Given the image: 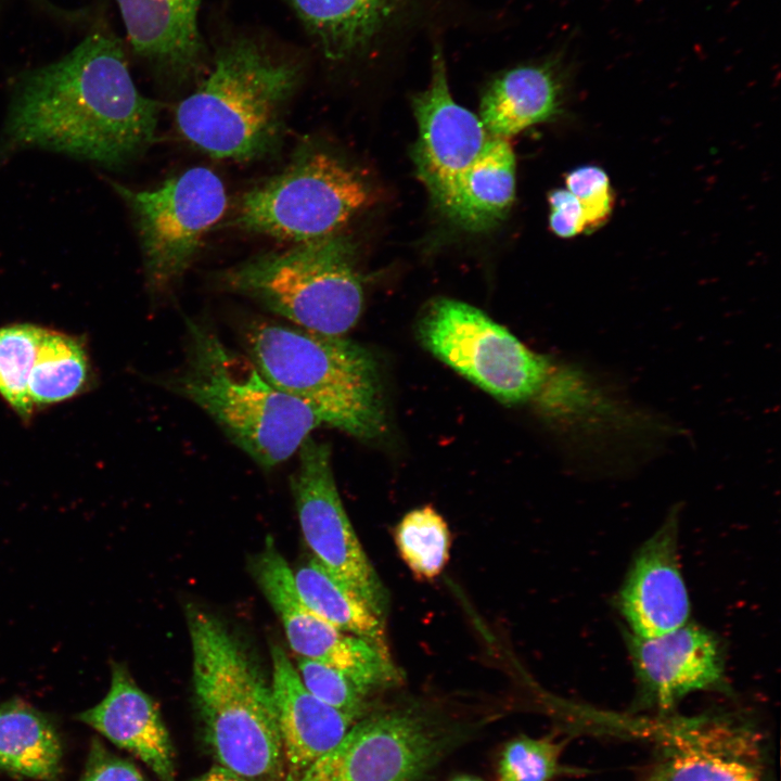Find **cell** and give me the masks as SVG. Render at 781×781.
I'll use <instances>...</instances> for the list:
<instances>
[{
    "label": "cell",
    "mask_w": 781,
    "mask_h": 781,
    "mask_svg": "<svg viewBox=\"0 0 781 781\" xmlns=\"http://www.w3.org/2000/svg\"><path fill=\"white\" fill-rule=\"evenodd\" d=\"M161 104L143 95L119 40L95 31L60 60L21 75L0 133V162L29 148L129 165L156 140Z\"/></svg>",
    "instance_id": "obj_1"
},
{
    "label": "cell",
    "mask_w": 781,
    "mask_h": 781,
    "mask_svg": "<svg viewBox=\"0 0 781 781\" xmlns=\"http://www.w3.org/2000/svg\"><path fill=\"white\" fill-rule=\"evenodd\" d=\"M185 325L182 364L158 382L201 408L261 469L297 453L322 425L313 412L277 388L207 322L188 319Z\"/></svg>",
    "instance_id": "obj_2"
},
{
    "label": "cell",
    "mask_w": 781,
    "mask_h": 781,
    "mask_svg": "<svg viewBox=\"0 0 781 781\" xmlns=\"http://www.w3.org/2000/svg\"><path fill=\"white\" fill-rule=\"evenodd\" d=\"M295 60L239 36L216 52L207 75L176 110V126L215 158L251 162L280 145L286 107L300 78Z\"/></svg>",
    "instance_id": "obj_3"
},
{
    "label": "cell",
    "mask_w": 781,
    "mask_h": 781,
    "mask_svg": "<svg viewBox=\"0 0 781 781\" xmlns=\"http://www.w3.org/2000/svg\"><path fill=\"white\" fill-rule=\"evenodd\" d=\"M185 615L195 702L218 764L248 781H283L270 682L219 618L193 605Z\"/></svg>",
    "instance_id": "obj_4"
},
{
    "label": "cell",
    "mask_w": 781,
    "mask_h": 781,
    "mask_svg": "<svg viewBox=\"0 0 781 781\" xmlns=\"http://www.w3.org/2000/svg\"><path fill=\"white\" fill-rule=\"evenodd\" d=\"M246 355L277 388L300 401L321 424L371 440L386 427L379 366L372 353L343 336L263 318L241 328Z\"/></svg>",
    "instance_id": "obj_5"
},
{
    "label": "cell",
    "mask_w": 781,
    "mask_h": 781,
    "mask_svg": "<svg viewBox=\"0 0 781 781\" xmlns=\"http://www.w3.org/2000/svg\"><path fill=\"white\" fill-rule=\"evenodd\" d=\"M213 280L220 291L327 335H345L363 307L355 245L342 232L254 256L218 271Z\"/></svg>",
    "instance_id": "obj_6"
},
{
    "label": "cell",
    "mask_w": 781,
    "mask_h": 781,
    "mask_svg": "<svg viewBox=\"0 0 781 781\" xmlns=\"http://www.w3.org/2000/svg\"><path fill=\"white\" fill-rule=\"evenodd\" d=\"M370 200L355 167L307 144L283 170L241 196L230 225L296 244L341 232Z\"/></svg>",
    "instance_id": "obj_7"
},
{
    "label": "cell",
    "mask_w": 781,
    "mask_h": 781,
    "mask_svg": "<svg viewBox=\"0 0 781 781\" xmlns=\"http://www.w3.org/2000/svg\"><path fill=\"white\" fill-rule=\"evenodd\" d=\"M464 739L461 726L419 705L370 710L295 781H423Z\"/></svg>",
    "instance_id": "obj_8"
},
{
    "label": "cell",
    "mask_w": 781,
    "mask_h": 781,
    "mask_svg": "<svg viewBox=\"0 0 781 781\" xmlns=\"http://www.w3.org/2000/svg\"><path fill=\"white\" fill-rule=\"evenodd\" d=\"M422 345L459 374L504 404H521L545 387L548 359L466 303L437 298L418 322Z\"/></svg>",
    "instance_id": "obj_9"
},
{
    "label": "cell",
    "mask_w": 781,
    "mask_h": 781,
    "mask_svg": "<svg viewBox=\"0 0 781 781\" xmlns=\"http://www.w3.org/2000/svg\"><path fill=\"white\" fill-rule=\"evenodd\" d=\"M130 208L152 295L169 292L194 260L206 233L222 218L228 197L220 177L196 166L158 187L135 190L113 182Z\"/></svg>",
    "instance_id": "obj_10"
},
{
    "label": "cell",
    "mask_w": 781,
    "mask_h": 781,
    "mask_svg": "<svg viewBox=\"0 0 781 781\" xmlns=\"http://www.w3.org/2000/svg\"><path fill=\"white\" fill-rule=\"evenodd\" d=\"M252 572L297 657L342 670L373 696L399 683L400 673L386 646L337 629L305 605L296 591L293 569L271 537L254 556Z\"/></svg>",
    "instance_id": "obj_11"
},
{
    "label": "cell",
    "mask_w": 781,
    "mask_h": 781,
    "mask_svg": "<svg viewBox=\"0 0 781 781\" xmlns=\"http://www.w3.org/2000/svg\"><path fill=\"white\" fill-rule=\"evenodd\" d=\"M291 489L304 539L333 576L358 592L383 616L386 592L354 530L341 500L327 443L309 436L297 451Z\"/></svg>",
    "instance_id": "obj_12"
},
{
    "label": "cell",
    "mask_w": 781,
    "mask_h": 781,
    "mask_svg": "<svg viewBox=\"0 0 781 781\" xmlns=\"http://www.w3.org/2000/svg\"><path fill=\"white\" fill-rule=\"evenodd\" d=\"M321 56L344 64L376 57L434 33L453 0H286Z\"/></svg>",
    "instance_id": "obj_13"
},
{
    "label": "cell",
    "mask_w": 781,
    "mask_h": 781,
    "mask_svg": "<svg viewBox=\"0 0 781 781\" xmlns=\"http://www.w3.org/2000/svg\"><path fill=\"white\" fill-rule=\"evenodd\" d=\"M432 43L430 84L412 98L419 130L412 157L419 179L439 206L490 136L479 117L453 100L441 40L434 37Z\"/></svg>",
    "instance_id": "obj_14"
},
{
    "label": "cell",
    "mask_w": 781,
    "mask_h": 781,
    "mask_svg": "<svg viewBox=\"0 0 781 781\" xmlns=\"http://www.w3.org/2000/svg\"><path fill=\"white\" fill-rule=\"evenodd\" d=\"M633 673L643 696L663 709L689 693L726 687L720 642L707 629L689 622L651 636H628Z\"/></svg>",
    "instance_id": "obj_15"
},
{
    "label": "cell",
    "mask_w": 781,
    "mask_h": 781,
    "mask_svg": "<svg viewBox=\"0 0 781 781\" xmlns=\"http://www.w3.org/2000/svg\"><path fill=\"white\" fill-rule=\"evenodd\" d=\"M616 603L633 636L661 635L689 622L690 599L678 555L676 513L633 555Z\"/></svg>",
    "instance_id": "obj_16"
},
{
    "label": "cell",
    "mask_w": 781,
    "mask_h": 781,
    "mask_svg": "<svg viewBox=\"0 0 781 781\" xmlns=\"http://www.w3.org/2000/svg\"><path fill=\"white\" fill-rule=\"evenodd\" d=\"M284 760V780H297L359 719L319 700L302 682L280 645L271 648L270 680Z\"/></svg>",
    "instance_id": "obj_17"
},
{
    "label": "cell",
    "mask_w": 781,
    "mask_h": 781,
    "mask_svg": "<svg viewBox=\"0 0 781 781\" xmlns=\"http://www.w3.org/2000/svg\"><path fill=\"white\" fill-rule=\"evenodd\" d=\"M77 718L139 758L161 781H175L174 748L159 709L121 664L113 665L104 699Z\"/></svg>",
    "instance_id": "obj_18"
},
{
    "label": "cell",
    "mask_w": 781,
    "mask_h": 781,
    "mask_svg": "<svg viewBox=\"0 0 781 781\" xmlns=\"http://www.w3.org/2000/svg\"><path fill=\"white\" fill-rule=\"evenodd\" d=\"M684 729L645 781H760L758 745L748 731L717 721Z\"/></svg>",
    "instance_id": "obj_19"
},
{
    "label": "cell",
    "mask_w": 781,
    "mask_h": 781,
    "mask_svg": "<svg viewBox=\"0 0 781 781\" xmlns=\"http://www.w3.org/2000/svg\"><path fill=\"white\" fill-rule=\"evenodd\" d=\"M132 50L177 79L203 66L201 0H116Z\"/></svg>",
    "instance_id": "obj_20"
},
{
    "label": "cell",
    "mask_w": 781,
    "mask_h": 781,
    "mask_svg": "<svg viewBox=\"0 0 781 781\" xmlns=\"http://www.w3.org/2000/svg\"><path fill=\"white\" fill-rule=\"evenodd\" d=\"M562 53L520 64L496 76L486 87L479 119L490 137L509 139L553 118L564 90Z\"/></svg>",
    "instance_id": "obj_21"
},
{
    "label": "cell",
    "mask_w": 781,
    "mask_h": 781,
    "mask_svg": "<svg viewBox=\"0 0 781 781\" xmlns=\"http://www.w3.org/2000/svg\"><path fill=\"white\" fill-rule=\"evenodd\" d=\"M515 196V156L508 139L490 137L456 179L440 208L461 228L484 231L499 223Z\"/></svg>",
    "instance_id": "obj_22"
},
{
    "label": "cell",
    "mask_w": 781,
    "mask_h": 781,
    "mask_svg": "<svg viewBox=\"0 0 781 781\" xmlns=\"http://www.w3.org/2000/svg\"><path fill=\"white\" fill-rule=\"evenodd\" d=\"M62 757L60 734L48 716L18 699L0 705V770L54 781Z\"/></svg>",
    "instance_id": "obj_23"
},
{
    "label": "cell",
    "mask_w": 781,
    "mask_h": 781,
    "mask_svg": "<svg viewBox=\"0 0 781 781\" xmlns=\"http://www.w3.org/2000/svg\"><path fill=\"white\" fill-rule=\"evenodd\" d=\"M293 577L300 600L318 616L344 632L386 646L382 617L316 559L293 571Z\"/></svg>",
    "instance_id": "obj_24"
},
{
    "label": "cell",
    "mask_w": 781,
    "mask_h": 781,
    "mask_svg": "<svg viewBox=\"0 0 781 781\" xmlns=\"http://www.w3.org/2000/svg\"><path fill=\"white\" fill-rule=\"evenodd\" d=\"M92 381L91 363L81 340L44 328L28 381L34 410L77 397Z\"/></svg>",
    "instance_id": "obj_25"
},
{
    "label": "cell",
    "mask_w": 781,
    "mask_h": 781,
    "mask_svg": "<svg viewBox=\"0 0 781 781\" xmlns=\"http://www.w3.org/2000/svg\"><path fill=\"white\" fill-rule=\"evenodd\" d=\"M450 532L443 516L424 505L408 512L395 529L400 558L419 579H433L449 560Z\"/></svg>",
    "instance_id": "obj_26"
},
{
    "label": "cell",
    "mask_w": 781,
    "mask_h": 781,
    "mask_svg": "<svg viewBox=\"0 0 781 781\" xmlns=\"http://www.w3.org/2000/svg\"><path fill=\"white\" fill-rule=\"evenodd\" d=\"M43 330L25 322L0 328V396L24 421L35 411L28 398V381Z\"/></svg>",
    "instance_id": "obj_27"
},
{
    "label": "cell",
    "mask_w": 781,
    "mask_h": 781,
    "mask_svg": "<svg viewBox=\"0 0 781 781\" xmlns=\"http://www.w3.org/2000/svg\"><path fill=\"white\" fill-rule=\"evenodd\" d=\"M563 743L552 738L520 735L502 748L497 764L499 781H550L564 772Z\"/></svg>",
    "instance_id": "obj_28"
},
{
    "label": "cell",
    "mask_w": 781,
    "mask_h": 781,
    "mask_svg": "<svg viewBox=\"0 0 781 781\" xmlns=\"http://www.w3.org/2000/svg\"><path fill=\"white\" fill-rule=\"evenodd\" d=\"M295 668L307 690L328 705L356 718L372 710L373 695L342 670L303 657Z\"/></svg>",
    "instance_id": "obj_29"
},
{
    "label": "cell",
    "mask_w": 781,
    "mask_h": 781,
    "mask_svg": "<svg viewBox=\"0 0 781 781\" xmlns=\"http://www.w3.org/2000/svg\"><path fill=\"white\" fill-rule=\"evenodd\" d=\"M565 184L581 205L587 233L607 221L614 207V194L605 170L594 165L577 167L566 175Z\"/></svg>",
    "instance_id": "obj_30"
},
{
    "label": "cell",
    "mask_w": 781,
    "mask_h": 781,
    "mask_svg": "<svg viewBox=\"0 0 781 781\" xmlns=\"http://www.w3.org/2000/svg\"><path fill=\"white\" fill-rule=\"evenodd\" d=\"M79 781H145L129 760L112 753L103 742L93 738L85 769Z\"/></svg>",
    "instance_id": "obj_31"
},
{
    "label": "cell",
    "mask_w": 781,
    "mask_h": 781,
    "mask_svg": "<svg viewBox=\"0 0 781 781\" xmlns=\"http://www.w3.org/2000/svg\"><path fill=\"white\" fill-rule=\"evenodd\" d=\"M549 226L554 234L568 239L586 232V219L579 201L567 190L556 189L548 194Z\"/></svg>",
    "instance_id": "obj_32"
},
{
    "label": "cell",
    "mask_w": 781,
    "mask_h": 781,
    "mask_svg": "<svg viewBox=\"0 0 781 781\" xmlns=\"http://www.w3.org/2000/svg\"><path fill=\"white\" fill-rule=\"evenodd\" d=\"M193 781H248L242 776L231 771L220 765L212 767L209 770L194 779Z\"/></svg>",
    "instance_id": "obj_33"
},
{
    "label": "cell",
    "mask_w": 781,
    "mask_h": 781,
    "mask_svg": "<svg viewBox=\"0 0 781 781\" xmlns=\"http://www.w3.org/2000/svg\"><path fill=\"white\" fill-rule=\"evenodd\" d=\"M449 781H485V780L477 778V777L464 774V776H458L456 778H452Z\"/></svg>",
    "instance_id": "obj_34"
}]
</instances>
